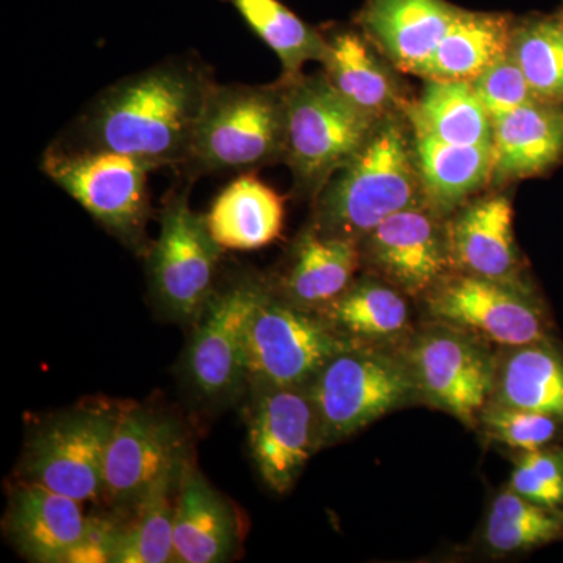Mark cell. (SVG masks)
I'll use <instances>...</instances> for the list:
<instances>
[{
	"instance_id": "obj_7",
	"label": "cell",
	"mask_w": 563,
	"mask_h": 563,
	"mask_svg": "<svg viewBox=\"0 0 563 563\" xmlns=\"http://www.w3.org/2000/svg\"><path fill=\"white\" fill-rule=\"evenodd\" d=\"M354 344L320 313L287 301L269 287L247 331V380L254 390L309 387L325 363Z\"/></svg>"
},
{
	"instance_id": "obj_20",
	"label": "cell",
	"mask_w": 563,
	"mask_h": 563,
	"mask_svg": "<svg viewBox=\"0 0 563 563\" xmlns=\"http://www.w3.org/2000/svg\"><path fill=\"white\" fill-rule=\"evenodd\" d=\"M492 121V184L544 176L562 165L563 106L533 101Z\"/></svg>"
},
{
	"instance_id": "obj_8",
	"label": "cell",
	"mask_w": 563,
	"mask_h": 563,
	"mask_svg": "<svg viewBox=\"0 0 563 563\" xmlns=\"http://www.w3.org/2000/svg\"><path fill=\"white\" fill-rule=\"evenodd\" d=\"M402 355L422 401L476 428L496 374V358L479 336L435 321L415 333Z\"/></svg>"
},
{
	"instance_id": "obj_23",
	"label": "cell",
	"mask_w": 563,
	"mask_h": 563,
	"mask_svg": "<svg viewBox=\"0 0 563 563\" xmlns=\"http://www.w3.org/2000/svg\"><path fill=\"white\" fill-rule=\"evenodd\" d=\"M206 220L222 250H262L284 229V198L255 173H243L217 196Z\"/></svg>"
},
{
	"instance_id": "obj_11",
	"label": "cell",
	"mask_w": 563,
	"mask_h": 563,
	"mask_svg": "<svg viewBox=\"0 0 563 563\" xmlns=\"http://www.w3.org/2000/svg\"><path fill=\"white\" fill-rule=\"evenodd\" d=\"M428 310L435 321L504 347L551 339L550 314L532 285L503 284L451 273L431 292Z\"/></svg>"
},
{
	"instance_id": "obj_28",
	"label": "cell",
	"mask_w": 563,
	"mask_h": 563,
	"mask_svg": "<svg viewBox=\"0 0 563 563\" xmlns=\"http://www.w3.org/2000/svg\"><path fill=\"white\" fill-rule=\"evenodd\" d=\"M402 295L388 282L363 277L317 312L352 342H395L410 324L409 306Z\"/></svg>"
},
{
	"instance_id": "obj_4",
	"label": "cell",
	"mask_w": 563,
	"mask_h": 563,
	"mask_svg": "<svg viewBox=\"0 0 563 563\" xmlns=\"http://www.w3.org/2000/svg\"><path fill=\"white\" fill-rule=\"evenodd\" d=\"M280 81L287 101L284 162L290 166L296 191L314 199L361 151L380 120L352 106L324 73Z\"/></svg>"
},
{
	"instance_id": "obj_1",
	"label": "cell",
	"mask_w": 563,
	"mask_h": 563,
	"mask_svg": "<svg viewBox=\"0 0 563 563\" xmlns=\"http://www.w3.org/2000/svg\"><path fill=\"white\" fill-rule=\"evenodd\" d=\"M217 81L195 60H166L101 92L80 121L76 146L132 155L155 168L185 165Z\"/></svg>"
},
{
	"instance_id": "obj_9",
	"label": "cell",
	"mask_w": 563,
	"mask_h": 563,
	"mask_svg": "<svg viewBox=\"0 0 563 563\" xmlns=\"http://www.w3.org/2000/svg\"><path fill=\"white\" fill-rule=\"evenodd\" d=\"M118 413L81 407L44 422L25 446L22 479L84 504L103 498L107 450Z\"/></svg>"
},
{
	"instance_id": "obj_34",
	"label": "cell",
	"mask_w": 563,
	"mask_h": 563,
	"mask_svg": "<svg viewBox=\"0 0 563 563\" xmlns=\"http://www.w3.org/2000/svg\"><path fill=\"white\" fill-rule=\"evenodd\" d=\"M509 488L529 501L563 509V443L521 454Z\"/></svg>"
},
{
	"instance_id": "obj_21",
	"label": "cell",
	"mask_w": 563,
	"mask_h": 563,
	"mask_svg": "<svg viewBox=\"0 0 563 563\" xmlns=\"http://www.w3.org/2000/svg\"><path fill=\"white\" fill-rule=\"evenodd\" d=\"M325 38L322 73L344 99L377 120L404 113L409 102L404 101L395 73L363 33L342 29Z\"/></svg>"
},
{
	"instance_id": "obj_17",
	"label": "cell",
	"mask_w": 563,
	"mask_h": 563,
	"mask_svg": "<svg viewBox=\"0 0 563 563\" xmlns=\"http://www.w3.org/2000/svg\"><path fill=\"white\" fill-rule=\"evenodd\" d=\"M457 11L448 0H366L357 24L393 68L422 77Z\"/></svg>"
},
{
	"instance_id": "obj_36",
	"label": "cell",
	"mask_w": 563,
	"mask_h": 563,
	"mask_svg": "<svg viewBox=\"0 0 563 563\" xmlns=\"http://www.w3.org/2000/svg\"><path fill=\"white\" fill-rule=\"evenodd\" d=\"M122 525L107 517H88L87 529L65 563H103L113 561Z\"/></svg>"
},
{
	"instance_id": "obj_29",
	"label": "cell",
	"mask_w": 563,
	"mask_h": 563,
	"mask_svg": "<svg viewBox=\"0 0 563 563\" xmlns=\"http://www.w3.org/2000/svg\"><path fill=\"white\" fill-rule=\"evenodd\" d=\"M235 9L255 35L277 55L280 80H295L310 62L321 63L328 38L280 0H222Z\"/></svg>"
},
{
	"instance_id": "obj_33",
	"label": "cell",
	"mask_w": 563,
	"mask_h": 563,
	"mask_svg": "<svg viewBox=\"0 0 563 563\" xmlns=\"http://www.w3.org/2000/svg\"><path fill=\"white\" fill-rule=\"evenodd\" d=\"M484 432L521 453L553 446L563 440V424L547 413L488 402L481 413Z\"/></svg>"
},
{
	"instance_id": "obj_15",
	"label": "cell",
	"mask_w": 563,
	"mask_h": 563,
	"mask_svg": "<svg viewBox=\"0 0 563 563\" xmlns=\"http://www.w3.org/2000/svg\"><path fill=\"white\" fill-rule=\"evenodd\" d=\"M181 432L172 418L147 407L118 413L103 470V499L132 512L166 470L184 459Z\"/></svg>"
},
{
	"instance_id": "obj_19",
	"label": "cell",
	"mask_w": 563,
	"mask_h": 563,
	"mask_svg": "<svg viewBox=\"0 0 563 563\" xmlns=\"http://www.w3.org/2000/svg\"><path fill=\"white\" fill-rule=\"evenodd\" d=\"M84 503L22 479L11 492L5 525L11 542L29 561L65 563L87 529Z\"/></svg>"
},
{
	"instance_id": "obj_25",
	"label": "cell",
	"mask_w": 563,
	"mask_h": 563,
	"mask_svg": "<svg viewBox=\"0 0 563 563\" xmlns=\"http://www.w3.org/2000/svg\"><path fill=\"white\" fill-rule=\"evenodd\" d=\"M488 402L554 417L563 424V344L554 336L507 347Z\"/></svg>"
},
{
	"instance_id": "obj_5",
	"label": "cell",
	"mask_w": 563,
	"mask_h": 563,
	"mask_svg": "<svg viewBox=\"0 0 563 563\" xmlns=\"http://www.w3.org/2000/svg\"><path fill=\"white\" fill-rule=\"evenodd\" d=\"M321 446L346 439L418 396L404 355L354 344L331 358L307 387Z\"/></svg>"
},
{
	"instance_id": "obj_18",
	"label": "cell",
	"mask_w": 563,
	"mask_h": 563,
	"mask_svg": "<svg viewBox=\"0 0 563 563\" xmlns=\"http://www.w3.org/2000/svg\"><path fill=\"white\" fill-rule=\"evenodd\" d=\"M240 543L242 526L232 504L195 466L184 462L174 514L173 562L231 561Z\"/></svg>"
},
{
	"instance_id": "obj_16",
	"label": "cell",
	"mask_w": 563,
	"mask_h": 563,
	"mask_svg": "<svg viewBox=\"0 0 563 563\" xmlns=\"http://www.w3.org/2000/svg\"><path fill=\"white\" fill-rule=\"evenodd\" d=\"M454 273L528 287L514 235L512 202L490 195L466 202L446 221Z\"/></svg>"
},
{
	"instance_id": "obj_35",
	"label": "cell",
	"mask_w": 563,
	"mask_h": 563,
	"mask_svg": "<svg viewBox=\"0 0 563 563\" xmlns=\"http://www.w3.org/2000/svg\"><path fill=\"white\" fill-rule=\"evenodd\" d=\"M472 85L492 118L537 101L512 51L488 66Z\"/></svg>"
},
{
	"instance_id": "obj_14",
	"label": "cell",
	"mask_w": 563,
	"mask_h": 563,
	"mask_svg": "<svg viewBox=\"0 0 563 563\" xmlns=\"http://www.w3.org/2000/svg\"><path fill=\"white\" fill-rule=\"evenodd\" d=\"M250 448L263 483L285 495L321 448L317 412L307 387L257 388Z\"/></svg>"
},
{
	"instance_id": "obj_6",
	"label": "cell",
	"mask_w": 563,
	"mask_h": 563,
	"mask_svg": "<svg viewBox=\"0 0 563 563\" xmlns=\"http://www.w3.org/2000/svg\"><path fill=\"white\" fill-rule=\"evenodd\" d=\"M43 172L106 231L139 247L150 220L151 163L95 147H57L44 154Z\"/></svg>"
},
{
	"instance_id": "obj_2",
	"label": "cell",
	"mask_w": 563,
	"mask_h": 563,
	"mask_svg": "<svg viewBox=\"0 0 563 563\" xmlns=\"http://www.w3.org/2000/svg\"><path fill=\"white\" fill-rule=\"evenodd\" d=\"M314 201V231L358 244L391 214L426 202L406 113L377 122L361 151Z\"/></svg>"
},
{
	"instance_id": "obj_22",
	"label": "cell",
	"mask_w": 563,
	"mask_h": 563,
	"mask_svg": "<svg viewBox=\"0 0 563 563\" xmlns=\"http://www.w3.org/2000/svg\"><path fill=\"white\" fill-rule=\"evenodd\" d=\"M361 261V244L322 235L309 225L296 240L290 268L276 291L287 301L317 312L346 291Z\"/></svg>"
},
{
	"instance_id": "obj_10",
	"label": "cell",
	"mask_w": 563,
	"mask_h": 563,
	"mask_svg": "<svg viewBox=\"0 0 563 563\" xmlns=\"http://www.w3.org/2000/svg\"><path fill=\"white\" fill-rule=\"evenodd\" d=\"M224 251L206 217L191 210L188 190L172 196L161 214V235L150 255L151 287L163 312L188 322L201 317L214 290Z\"/></svg>"
},
{
	"instance_id": "obj_3",
	"label": "cell",
	"mask_w": 563,
	"mask_h": 563,
	"mask_svg": "<svg viewBox=\"0 0 563 563\" xmlns=\"http://www.w3.org/2000/svg\"><path fill=\"white\" fill-rule=\"evenodd\" d=\"M287 101L274 85H214L185 166L192 173H255L284 161Z\"/></svg>"
},
{
	"instance_id": "obj_31",
	"label": "cell",
	"mask_w": 563,
	"mask_h": 563,
	"mask_svg": "<svg viewBox=\"0 0 563 563\" xmlns=\"http://www.w3.org/2000/svg\"><path fill=\"white\" fill-rule=\"evenodd\" d=\"M484 539L496 554L523 553L563 542V509L529 501L509 488L493 499Z\"/></svg>"
},
{
	"instance_id": "obj_37",
	"label": "cell",
	"mask_w": 563,
	"mask_h": 563,
	"mask_svg": "<svg viewBox=\"0 0 563 563\" xmlns=\"http://www.w3.org/2000/svg\"><path fill=\"white\" fill-rule=\"evenodd\" d=\"M555 16H558V20L561 21V24L563 25V3L561 9H559L558 13H555Z\"/></svg>"
},
{
	"instance_id": "obj_12",
	"label": "cell",
	"mask_w": 563,
	"mask_h": 563,
	"mask_svg": "<svg viewBox=\"0 0 563 563\" xmlns=\"http://www.w3.org/2000/svg\"><path fill=\"white\" fill-rule=\"evenodd\" d=\"M269 284L252 277L214 291L187 352L188 379L202 398L218 401L247 380V331Z\"/></svg>"
},
{
	"instance_id": "obj_26",
	"label": "cell",
	"mask_w": 563,
	"mask_h": 563,
	"mask_svg": "<svg viewBox=\"0 0 563 563\" xmlns=\"http://www.w3.org/2000/svg\"><path fill=\"white\" fill-rule=\"evenodd\" d=\"M514 22L509 13L459 9L422 79L473 81L510 51Z\"/></svg>"
},
{
	"instance_id": "obj_13",
	"label": "cell",
	"mask_w": 563,
	"mask_h": 563,
	"mask_svg": "<svg viewBox=\"0 0 563 563\" xmlns=\"http://www.w3.org/2000/svg\"><path fill=\"white\" fill-rule=\"evenodd\" d=\"M362 258L404 295L431 292L453 272L446 221L422 202L391 214L361 242Z\"/></svg>"
},
{
	"instance_id": "obj_24",
	"label": "cell",
	"mask_w": 563,
	"mask_h": 563,
	"mask_svg": "<svg viewBox=\"0 0 563 563\" xmlns=\"http://www.w3.org/2000/svg\"><path fill=\"white\" fill-rule=\"evenodd\" d=\"M412 139L424 201L440 217H451L492 181L493 146L444 143L413 129Z\"/></svg>"
},
{
	"instance_id": "obj_30",
	"label": "cell",
	"mask_w": 563,
	"mask_h": 563,
	"mask_svg": "<svg viewBox=\"0 0 563 563\" xmlns=\"http://www.w3.org/2000/svg\"><path fill=\"white\" fill-rule=\"evenodd\" d=\"M185 459L166 470L132 509V521L122 525L111 563L173 562L174 514Z\"/></svg>"
},
{
	"instance_id": "obj_27",
	"label": "cell",
	"mask_w": 563,
	"mask_h": 563,
	"mask_svg": "<svg viewBox=\"0 0 563 563\" xmlns=\"http://www.w3.org/2000/svg\"><path fill=\"white\" fill-rule=\"evenodd\" d=\"M413 131L444 143L493 146V121L472 81L426 80L420 98L407 103Z\"/></svg>"
},
{
	"instance_id": "obj_32",
	"label": "cell",
	"mask_w": 563,
	"mask_h": 563,
	"mask_svg": "<svg viewBox=\"0 0 563 563\" xmlns=\"http://www.w3.org/2000/svg\"><path fill=\"white\" fill-rule=\"evenodd\" d=\"M510 51L537 101L563 106V25L555 13L515 18Z\"/></svg>"
}]
</instances>
